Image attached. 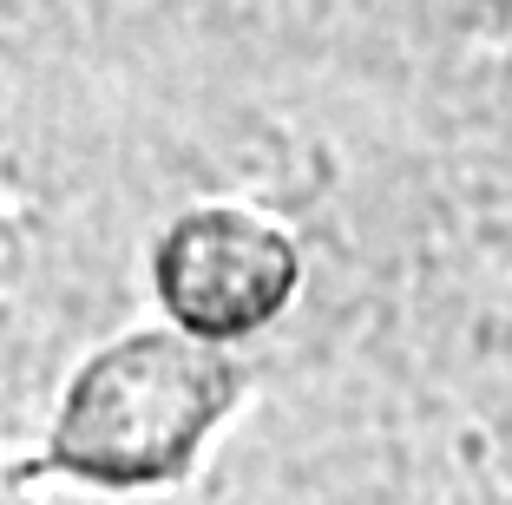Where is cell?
Segmentation results:
<instances>
[{
    "label": "cell",
    "mask_w": 512,
    "mask_h": 505,
    "mask_svg": "<svg viewBox=\"0 0 512 505\" xmlns=\"http://www.w3.org/2000/svg\"><path fill=\"white\" fill-rule=\"evenodd\" d=\"M243 401V368L230 348L191 328H138L66 381L40 466L79 486L145 492L184 479Z\"/></svg>",
    "instance_id": "obj_1"
},
{
    "label": "cell",
    "mask_w": 512,
    "mask_h": 505,
    "mask_svg": "<svg viewBox=\"0 0 512 505\" xmlns=\"http://www.w3.org/2000/svg\"><path fill=\"white\" fill-rule=\"evenodd\" d=\"M302 289V250L283 223L237 204H204L151 243L158 315L217 348H237L276 322Z\"/></svg>",
    "instance_id": "obj_2"
}]
</instances>
